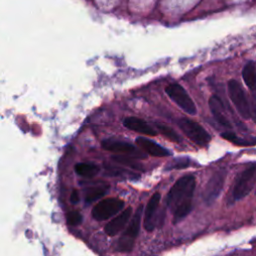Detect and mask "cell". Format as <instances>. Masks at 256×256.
I'll list each match as a JSON object with an SVG mask.
<instances>
[{"mask_svg": "<svg viewBox=\"0 0 256 256\" xmlns=\"http://www.w3.org/2000/svg\"><path fill=\"white\" fill-rule=\"evenodd\" d=\"M228 93L231 101L236 107L238 113L244 119H248L251 117L250 113V103L246 97V94L236 80H230L228 82Z\"/></svg>", "mask_w": 256, "mask_h": 256, "instance_id": "5", "label": "cell"}, {"mask_svg": "<svg viewBox=\"0 0 256 256\" xmlns=\"http://www.w3.org/2000/svg\"><path fill=\"white\" fill-rule=\"evenodd\" d=\"M112 159L115 162L122 164L124 166H128L132 169H136V170L142 169V166L135 160V158H132V157H129L126 155H114V156H112Z\"/></svg>", "mask_w": 256, "mask_h": 256, "instance_id": "18", "label": "cell"}, {"mask_svg": "<svg viewBox=\"0 0 256 256\" xmlns=\"http://www.w3.org/2000/svg\"><path fill=\"white\" fill-rule=\"evenodd\" d=\"M136 144L146 153L155 157H165L171 154L166 148L160 146L156 142L149 140L145 137H138L136 139Z\"/></svg>", "mask_w": 256, "mask_h": 256, "instance_id": "12", "label": "cell"}, {"mask_svg": "<svg viewBox=\"0 0 256 256\" xmlns=\"http://www.w3.org/2000/svg\"><path fill=\"white\" fill-rule=\"evenodd\" d=\"M124 207V202L118 198H106L97 203L92 209V216L98 221L106 220L116 215Z\"/></svg>", "mask_w": 256, "mask_h": 256, "instance_id": "7", "label": "cell"}, {"mask_svg": "<svg viewBox=\"0 0 256 256\" xmlns=\"http://www.w3.org/2000/svg\"><path fill=\"white\" fill-rule=\"evenodd\" d=\"M221 136L223 138H225L226 140L236 144V145H241V146H248V145H254L256 144V139H253V140H247V139H242V138H239L237 137L233 132H225V133H222Z\"/></svg>", "mask_w": 256, "mask_h": 256, "instance_id": "19", "label": "cell"}, {"mask_svg": "<svg viewBox=\"0 0 256 256\" xmlns=\"http://www.w3.org/2000/svg\"><path fill=\"white\" fill-rule=\"evenodd\" d=\"M109 186L107 185H96L91 186L85 190V201L87 203L94 202L100 199L108 190Z\"/></svg>", "mask_w": 256, "mask_h": 256, "instance_id": "16", "label": "cell"}, {"mask_svg": "<svg viewBox=\"0 0 256 256\" xmlns=\"http://www.w3.org/2000/svg\"><path fill=\"white\" fill-rule=\"evenodd\" d=\"M167 95L187 114H196V106L186 90L179 84H170L165 89Z\"/></svg>", "mask_w": 256, "mask_h": 256, "instance_id": "6", "label": "cell"}, {"mask_svg": "<svg viewBox=\"0 0 256 256\" xmlns=\"http://www.w3.org/2000/svg\"><path fill=\"white\" fill-rule=\"evenodd\" d=\"M70 201L73 204H76V203L79 202V193H78L77 190H73L72 191V193L70 195Z\"/></svg>", "mask_w": 256, "mask_h": 256, "instance_id": "24", "label": "cell"}, {"mask_svg": "<svg viewBox=\"0 0 256 256\" xmlns=\"http://www.w3.org/2000/svg\"><path fill=\"white\" fill-rule=\"evenodd\" d=\"M209 107H210V110L217 122H219L224 127H227V128L231 127V123L225 114L223 104L218 97H216V96L210 97Z\"/></svg>", "mask_w": 256, "mask_h": 256, "instance_id": "14", "label": "cell"}, {"mask_svg": "<svg viewBox=\"0 0 256 256\" xmlns=\"http://www.w3.org/2000/svg\"><path fill=\"white\" fill-rule=\"evenodd\" d=\"M75 171L83 177H93L99 172V168L92 163H78L75 165Z\"/></svg>", "mask_w": 256, "mask_h": 256, "instance_id": "17", "label": "cell"}, {"mask_svg": "<svg viewBox=\"0 0 256 256\" xmlns=\"http://www.w3.org/2000/svg\"><path fill=\"white\" fill-rule=\"evenodd\" d=\"M189 165V160L187 158H180L174 161V163L171 165V168L173 169H181L185 168Z\"/></svg>", "mask_w": 256, "mask_h": 256, "instance_id": "22", "label": "cell"}, {"mask_svg": "<svg viewBox=\"0 0 256 256\" xmlns=\"http://www.w3.org/2000/svg\"><path fill=\"white\" fill-rule=\"evenodd\" d=\"M132 216V208L129 206L124 211H122L118 216L113 218L104 227V231L108 236H115L118 234L127 224L128 220Z\"/></svg>", "mask_w": 256, "mask_h": 256, "instance_id": "10", "label": "cell"}, {"mask_svg": "<svg viewBox=\"0 0 256 256\" xmlns=\"http://www.w3.org/2000/svg\"><path fill=\"white\" fill-rule=\"evenodd\" d=\"M102 147L105 150L120 154V155H126L132 158H145V154L141 151H139L134 145L131 143L116 140V139H106L102 142Z\"/></svg>", "mask_w": 256, "mask_h": 256, "instance_id": "8", "label": "cell"}, {"mask_svg": "<svg viewBox=\"0 0 256 256\" xmlns=\"http://www.w3.org/2000/svg\"><path fill=\"white\" fill-rule=\"evenodd\" d=\"M123 124L126 128L148 136H155L157 132L145 121L136 117H127L124 119Z\"/></svg>", "mask_w": 256, "mask_h": 256, "instance_id": "13", "label": "cell"}, {"mask_svg": "<svg viewBox=\"0 0 256 256\" xmlns=\"http://www.w3.org/2000/svg\"><path fill=\"white\" fill-rule=\"evenodd\" d=\"M143 212V206L140 205L136 212L134 213L132 220L129 224V226L126 228L125 232L122 234V236L119 238L117 249L120 252H130L134 246V241L136 237L138 236L139 230H140V222H141V216Z\"/></svg>", "mask_w": 256, "mask_h": 256, "instance_id": "2", "label": "cell"}, {"mask_svg": "<svg viewBox=\"0 0 256 256\" xmlns=\"http://www.w3.org/2000/svg\"><path fill=\"white\" fill-rule=\"evenodd\" d=\"M195 189V178L186 175L179 178L168 192L166 202L173 212V222L185 218L192 209V197Z\"/></svg>", "mask_w": 256, "mask_h": 256, "instance_id": "1", "label": "cell"}, {"mask_svg": "<svg viewBox=\"0 0 256 256\" xmlns=\"http://www.w3.org/2000/svg\"><path fill=\"white\" fill-rule=\"evenodd\" d=\"M178 126L191 141L199 146H206L211 140V136L208 132L200 124L191 119H179Z\"/></svg>", "mask_w": 256, "mask_h": 256, "instance_id": "3", "label": "cell"}, {"mask_svg": "<svg viewBox=\"0 0 256 256\" xmlns=\"http://www.w3.org/2000/svg\"><path fill=\"white\" fill-rule=\"evenodd\" d=\"M161 195L156 192L152 195L147 203L145 213H144V227L147 231H152L155 227V214L160 203Z\"/></svg>", "mask_w": 256, "mask_h": 256, "instance_id": "11", "label": "cell"}, {"mask_svg": "<svg viewBox=\"0 0 256 256\" xmlns=\"http://www.w3.org/2000/svg\"><path fill=\"white\" fill-rule=\"evenodd\" d=\"M156 126H157L158 130H159L165 137H167L168 139H170L171 141H174V142H179V141H180L179 135H178L171 127H169V126H167V125H165V124H160V123L157 124Z\"/></svg>", "mask_w": 256, "mask_h": 256, "instance_id": "20", "label": "cell"}, {"mask_svg": "<svg viewBox=\"0 0 256 256\" xmlns=\"http://www.w3.org/2000/svg\"><path fill=\"white\" fill-rule=\"evenodd\" d=\"M67 222L69 225L72 226L79 225L82 222V216L77 211H71L67 214Z\"/></svg>", "mask_w": 256, "mask_h": 256, "instance_id": "21", "label": "cell"}, {"mask_svg": "<svg viewBox=\"0 0 256 256\" xmlns=\"http://www.w3.org/2000/svg\"><path fill=\"white\" fill-rule=\"evenodd\" d=\"M256 184V166H252L241 172L234 184L232 194L235 200L247 196Z\"/></svg>", "mask_w": 256, "mask_h": 256, "instance_id": "4", "label": "cell"}, {"mask_svg": "<svg viewBox=\"0 0 256 256\" xmlns=\"http://www.w3.org/2000/svg\"><path fill=\"white\" fill-rule=\"evenodd\" d=\"M242 77L247 87L250 90L255 91L256 90V66L254 62L250 61L244 66L242 70Z\"/></svg>", "mask_w": 256, "mask_h": 256, "instance_id": "15", "label": "cell"}, {"mask_svg": "<svg viewBox=\"0 0 256 256\" xmlns=\"http://www.w3.org/2000/svg\"><path fill=\"white\" fill-rule=\"evenodd\" d=\"M256 99L253 98L252 102L250 104V113H251V118L253 119V121L256 123Z\"/></svg>", "mask_w": 256, "mask_h": 256, "instance_id": "23", "label": "cell"}, {"mask_svg": "<svg viewBox=\"0 0 256 256\" xmlns=\"http://www.w3.org/2000/svg\"><path fill=\"white\" fill-rule=\"evenodd\" d=\"M224 181H225V172L223 171L217 172L208 181L203 193L204 201L207 204H211L219 196L223 188Z\"/></svg>", "mask_w": 256, "mask_h": 256, "instance_id": "9", "label": "cell"}]
</instances>
